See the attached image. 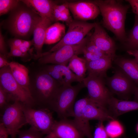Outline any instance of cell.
I'll return each instance as SVG.
<instances>
[{
    "mask_svg": "<svg viewBox=\"0 0 138 138\" xmlns=\"http://www.w3.org/2000/svg\"><path fill=\"white\" fill-rule=\"evenodd\" d=\"M107 108L113 117H117L132 111L138 110V102L117 99L112 96Z\"/></svg>",
    "mask_w": 138,
    "mask_h": 138,
    "instance_id": "cell-17",
    "label": "cell"
},
{
    "mask_svg": "<svg viewBox=\"0 0 138 138\" xmlns=\"http://www.w3.org/2000/svg\"><path fill=\"white\" fill-rule=\"evenodd\" d=\"M65 26L63 24L57 22L47 29L44 44H51L60 41L64 36Z\"/></svg>",
    "mask_w": 138,
    "mask_h": 138,
    "instance_id": "cell-23",
    "label": "cell"
},
{
    "mask_svg": "<svg viewBox=\"0 0 138 138\" xmlns=\"http://www.w3.org/2000/svg\"><path fill=\"white\" fill-rule=\"evenodd\" d=\"M9 66L12 75L16 81L31 95L28 68L24 65L14 61L10 62Z\"/></svg>",
    "mask_w": 138,
    "mask_h": 138,
    "instance_id": "cell-21",
    "label": "cell"
},
{
    "mask_svg": "<svg viewBox=\"0 0 138 138\" xmlns=\"http://www.w3.org/2000/svg\"><path fill=\"white\" fill-rule=\"evenodd\" d=\"M22 43L24 46L28 49H30L31 46L33 44V42L32 40L31 41L23 40Z\"/></svg>",
    "mask_w": 138,
    "mask_h": 138,
    "instance_id": "cell-43",
    "label": "cell"
},
{
    "mask_svg": "<svg viewBox=\"0 0 138 138\" xmlns=\"http://www.w3.org/2000/svg\"><path fill=\"white\" fill-rule=\"evenodd\" d=\"M49 66L53 69L59 72L63 79L64 85H71L72 83L82 82L77 76L66 65L53 64Z\"/></svg>",
    "mask_w": 138,
    "mask_h": 138,
    "instance_id": "cell-25",
    "label": "cell"
},
{
    "mask_svg": "<svg viewBox=\"0 0 138 138\" xmlns=\"http://www.w3.org/2000/svg\"><path fill=\"white\" fill-rule=\"evenodd\" d=\"M32 107L25 105L24 108L27 124L44 135L49 134L55 121L50 109L47 107L35 109Z\"/></svg>",
    "mask_w": 138,
    "mask_h": 138,
    "instance_id": "cell-7",
    "label": "cell"
},
{
    "mask_svg": "<svg viewBox=\"0 0 138 138\" xmlns=\"http://www.w3.org/2000/svg\"><path fill=\"white\" fill-rule=\"evenodd\" d=\"M105 80L111 92L121 99L128 100L137 86L121 69L116 70L112 76Z\"/></svg>",
    "mask_w": 138,
    "mask_h": 138,
    "instance_id": "cell-10",
    "label": "cell"
},
{
    "mask_svg": "<svg viewBox=\"0 0 138 138\" xmlns=\"http://www.w3.org/2000/svg\"><path fill=\"white\" fill-rule=\"evenodd\" d=\"M136 130H137V132L138 133V124H137V126Z\"/></svg>",
    "mask_w": 138,
    "mask_h": 138,
    "instance_id": "cell-47",
    "label": "cell"
},
{
    "mask_svg": "<svg viewBox=\"0 0 138 138\" xmlns=\"http://www.w3.org/2000/svg\"><path fill=\"white\" fill-rule=\"evenodd\" d=\"M18 48L22 52L26 54H27L28 52L30 50V49L24 46L22 43L20 45Z\"/></svg>",
    "mask_w": 138,
    "mask_h": 138,
    "instance_id": "cell-44",
    "label": "cell"
},
{
    "mask_svg": "<svg viewBox=\"0 0 138 138\" xmlns=\"http://www.w3.org/2000/svg\"><path fill=\"white\" fill-rule=\"evenodd\" d=\"M83 54H84L85 59L87 62L94 61L104 57L88 52L84 48Z\"/></svg>",
    "mask_w": 138,
    "mask_h": 138,
    "instance_id": "cell-34",
    "label": "cell"
},
{
    "mask_svg": "<svg viewBox=\"0 0 138 138\" xmlns=\"http://www.w3.org/2000/svg\"><path fill=\"white\" fill-rule=\"evenodd\" d=\"M124 138H127L126 137H124Z\"/></svg>",
    "mask_w": 138,
    "mask_h": 138,
    "instance_id": "cell-48",
    "label": "cell"
},
{
    "mask_svg": "<svg viewBox=\"0 0 138 138\" xmlns=\"http://www.w3.org/2000/svg\"><path fill=\"white\" fill-rule=\"evenodd\" d=\"M131 6L133 12L138 16V0H126Z\"/></svg>",
    "mask_w": 138,
    "mask_h": 138,
    "instance_id": "cell-37",
    "label": "cell"
},
{
    "mask_svg": "<svg viewBox=\"0 0 138 138\" xmlns=\"http://www.w3.org/2000/svg\"><path fill=\"white\" fill-rule=\"evenodd\" d=\"M122 71L138 86V62L135 58L116 57L113 60Z\"/></svg>",
    "mask_w": 138,
    "mask_h": 138,
    "instance_id": "cell-22",
    "label": "cell"
},
{
    "mask_svg": "<svg viewBox=\"0 0 138 138\" xmlns=\"http://www.w3.org/2000/svg\"><path fill=\"white\" fill-rule=\"evenodd\" d=\"M14 101L0 85V108L3 110L5 108L12 103L10 102Z\"/></svg>",
    "mask_w": 138,
    "mask_h": 138,
    "instance_id": "cell-30",
    "label": "cell"
},
{
    "mask_svg": "<svg viewBox=\"0 0 138 138\" xmlns=\"http://www.w3.org/2000/svg\"><path fill=\"white\" fill-rule=\"evenodd\" d=\"M44 70L53 79L59 82L61 85H63L64 83L63 79L60 73L59 72L51 68L48 66Z\"/></svg>",
    "mask_w": 138,
    "mask_h": 138,
    "instance_id": "cell-33",
    "label": "cell"
},
{
    "mask_svg": "<svg viewBox=\"0 0 138 138\" xmlns=\"http://www.w3.org/2000/svg\"><path fill=\"white\" fill-rule=\"evenodd\" d=\"M93 2L99 8L104 26L119 40L125 42L126 37L125 23L129 6L117 0H96Z\"/></svg>",
    "mask_w": 138,
    "mask_h": 138,
    "instance_id": "cell-1",
    "label": "cell"
},
{
    "mask_svg": "<svg viewBox=\"0 0 138 138\" xmlns=\"http://www.w3.org/2000/svg\"><path fill=\"white\" fill-rule=\"evenodd\" d=\"M52 22L49 19L41 17L33 31V45L36 53V57L38 58L42 54V49L44 44L47 29Z\"/></svg>",
    "mask_w": 138,
    "mask_h": 138,
    "instance_id": "cell-18",
    "label": "cell"
},
{
    "mask_svg": "<svg viewBox=\"0 0 138 138\" xmlns=\"http://www.w3.org/2000/svg\"><path fill=\"white\" fill-rule=\"evenodd\" d=\"M9 63L7 60L5 55L0 54V68H1L9 66Z\"/></svg>",
    "mask_w": 138,
    "mask_h": 138,
    "instance_id": "cell-41",
    "label": "cell"
},
{
    "mask_svg": "<svg viewBox=\"0 0 138 138\" xmlns=\"http://www.w3.org/2000/svg\"><path fill=\"white\" fill-rule=\"evenodd\" d=\"M12 11L9 20V28L11 32L15 36L22 38L33 33L41 19L40 15L25 4L21 6L19 3Z\"/></svg>",
    "mask_w": 138,
    "mask_h": 138,
    "instance_id": "cell-2",
    "label": "cell"
},
{
    "mask_svg": "<svg viewBox=\"0 0 138 138\" xmlns=\"http://www.w3.org/2000/svg\"><path fill=\"white\" fill-rule=\"evenodd\" d=\"M34 85L30 87L35 103L48 106L61 85L44 70L36 76Z\"/></svg>",
    "mask_w": 138,
    "mask_h": 138,
    "instance_id": "cell-4",
    "label": "cell"
},
{
    "mask_svg": "<svg viewBox=\"0 0 138 138\" xmlns=\"http://www.w3.org/2000/svg\"><path fill=\"white\" fill-rule=\"evenodd\" d=\"M105 78L88 75L82 82L87 89L89 98L92 100L107 108L113 94L106 86Z\"/></svg>",
    "mask_w": 138,
    "mask_h": 138,
    "instance_id": "cell-11",
    "label": "cell"
},
{
    "mask_svg": "<svg viewBox=\"0 0 138 138\" xmlns=\"http://www.w3.org/2000/svg\"><path fill=\"white\" fill-rule=\"evenodd\" d=\"M88 39L89 37H86L78 44L65 45L54 52L42 53L39 58V61L43 64H51L66 66L74 55L83 54Z\"/></svg>",
    "mask_w": 138,
    "mask_h": 138,
    "instance_id": "cell-8",
    "label": "cell"
},
{
    "mask_svg": "<svg viewBox=\"0 0 138 138\" xmlns=\"http://www.w3.org/2000/svg\"><path fill=\"white\" fill-rule=\"evenodd\" d=\"M127 52L129 54L133 56L138 62V50H128Z\"/></svg>",
    "mask_w": 138,
    "mask_h": 138,
    "instance_id": "cell-42",
    "label": "cell"
},
{
    "mask_svg": "<svg viewBox=\"0 0 138 138\" xmlns=\"http://www.w3.org/2000/svg\"><path fill=\"white\" fill-rule=\"evenodd\" d=\"M89 97L80 99L75 103L74 108V119L73 121L84 136L87 138H93L89 121L84 113L85 107L88 102Z\"/></svg>",
    "mask_w": 138,
    "mask_h": 138,
    "instance_id": "cell-14",
    "label": "cell"
},
{
    "mask_svg": "<svg viewBox=\"0 0 138 138\" xmlns=\"http://www.w3.org/2000/svg\"><path fill=\"white\" fill-rule=\"evenodd\" d=\"M51 133L54 138H83L84 137L73 120L67 118L55 121Z\"/></svg>",
    "mask_w": 138,
    "mask_h": 138,
    "instance_id": "cell-15",
    "label": "cell"
},
{
    "mask_svg": "<svg viewBox=\"0 0 138 138\" xmlns=\"http://www.w3.org/2000/svg\"><path fill=\"white\" fill-rule=\"evenodd\" d=\"M9 135L8 132L3 124L0 123V138H8Z\"/></svg>",
    "mask_w": 138,
    "mask_h": 138,
    "instance_id": "cell-40",
    "label": "cell"
},
{
    "mask_svg": "<svg viewBox=\"0 0 138 138\" xmlns=\"http://www.w3.org/2000/svg\"><path fill=\"white\" fill-rule=\"evenodd\" d=\"M44 138H54V137L52 134L51 133L47 135Z\"/></svg>",
    "mask_w": 138,
    "mask_h": 138,
    "instance_id": "cell-46",
    "label": "cell"
},
{
    "mask_svg": "<svg viewBox=\"0 0 138 138\" xmlns=\"http://www.w3.org/2000/svg\"><path fill=\"white\" fill-rule=\"evenodd\" d=\"M23 41V40L19 39H16L12 40L9 43L10 48H18L22 43Z\"/></svg>",
    "mask_w": 138,
    "mask_h": 138,
    "instance_id": "cell-39",
    "label": "cell"
},
{
    "mask_svg": "<svg viewBox=\"0 0 138 138\" xmlns=\"http://www.w3.org/2000/svg\"><path fill=\"white\" fill-rule=\"evenodd\" d=\"M128 50H138V16L135 15L134 23L125 41Z\"/></svg>",
    "mask_w": 138,
    "mask_h": 138,
    "instance_id": "cell-27",
    "label": "cell"
},
{
    "mask_svg": "<svg viewBox=\"0 0 138 138\" xmlns=\"http://www.w3.org/2000/svg\"><path fill=\"white\" fill-rule=\"evenodd\" d=\"M19 2L20 1L17 0H0V16L12 11L17 6Z\"/></svg>",
    "mask_w": 138,
    "mask_h": 138,
    "instance_id": "cell-28",
    "label": "cell"
},
{
    "mask_svg": "<svg viewBox=\"0 0 138 138\" xmlns=\"http://www.w3.org/2000/svg\"><path fill=\"white\" fill-rule=\"evenodd\" d=\"M84 113L88 121L95 120L103 122L116 119L107 108L92 100L89 98L85 107Z\"/></svg>",
    "mask_w": 138,
    "mask_h": 138,
    "instance_id": "cell-16",
    "label": "cell"
},
{
    "mask_svg": "<svg viewBox=\"0 0 138 138\" xmlns=\"http://www.w3.org/2000/svg\"><path fill=\"white\" fill-rule=\"evenodd\" d=\"M25 105L16 101L2 111L1 123L7 129L11 138H16L20 129L27 124L23 110Z\"/></svg>",
    "mask_w": 138,
    "mask_h": 138,
    "instance_id": "cell-5",
    "label": "cell"
},
{
    "mask_svg": "<svg viewBox=\"0 0 138 138\" xmlns=\"http://www.w3.org/2000/svg\"><path fill=\"white\" fill-rule=\"evenodd\" d=\"M55 6L61 12H65L68 14H70V10L68 7L67 2H65L60 5H58L56 3L55 5Z\"/></svg>",
    "mask_w": 138,
    "mask_h": 138,
    "instance_id": "cell-36",
    "label": "cell"
},
{
    "mask_svg": "<svg viewBox=\"0 0 138 138\" xmlns=\"http://www.w3.org/2000/svg\"><path fill=\"white\" fill-rule=\"evenodd\" d=\"M36 12L42 18H45L54 22L53 11L54 7L56 3L49 0H20Z\"/></svg>",
    "mask_w": 138,
    "mask_h": 138,
    "instance_id": "cell-20",
    "label": "cell"
},
{
    "mask_svg": "<svg viewBox=\"0 0 138 138\" xmlns=\"http://www.w3.org/2000/svg\"><path fill=\"white\" fill-rule=\"evenodd\" d=\"M0 82V85L13 101H19L28 106L33 107L35 104L31 95L15 79L9 66L1 68Z\"/></svg>",
    "mask_w": 138,
    "mask_h": 138,
    "instance_id": "cell-6",
    "label": "cell"
},
{
    "mask_svg": "<svg viewBox=\"0 0 138 138\" xmlns=\"http://www.w3.org/2000/svg\"><path fill=\"white\" fill-rule=\"evenodd\" d=\"M96 24L73 20L68 25L67 31L63 38L48 52H54L65 45L80 43L90 31L94 28Z\"/></svg>",
    "mask_w": 138,
    "mask_h": 138,
    "instance_id": "cell-9",
    "label": "cell"
},
{
    "mask_svg": "<svg viewBox=\"0 0 138 138\" xmlns=\"http://www.w3.org/2000/svg\"><path fill=\"white\" fill-rule=\"evenodd\" d=\"M112 58L108 56L101 57L94 61L86 62L88 75L99 76L105 78L108 70L112 66Z\"/></svg>",
    "mask_w": 138,
    "mask_h": 138,
    "instance_id": "cell-19",
    "label": "cell"
},
{
    "mask_svg": "<svg viewBox=\"0 0 138 138\" xmlns=\"http://www.w3.org/2000/svg\"><path fill=\"white\" fill-rule=\"evenodd\" d=\"M134 100L138 102V86H137L135 88L134 94Z\"/></svg>",
    "mask_w": 138,
    "mask_h": 138,
    "instance_id": "cell-45",
    "label": "cell"
},
{
    "mask_svg": "<svg viewBox=\"0 0 138 138\" xmlns=\"http://www.w3.org/2000/svg\"><path fill=\"white\" fill-rule=\"evenodd\" d=\"M75 20L86 21L95 19L100 13L99 8L93 1H80L68 2Z\"/></svg>",
    "mask_w": 138,
    "mask_h": 138,
    "instance_id": "cell-12",
    "label": "cell"
},
{
    "mask_svg": "<svg viewBox=\"0 0 138 138\" xmlns=\"http://www.w3.org/2000/svg\"><path fill=\"white\" fill-rule=\"evenodd\" d=\"M85 86L83 82L72 86L61 85L48 106L56 113L61 119L73 117L74 103L79 92Z\"/></svg>",
    "mask_w": 138,
    "mask_h": 138,
    "instance_id": "cell-3",
    "label": "cell"
},
{
    "mask_svg": "<svg viewBox=\"0 0 138 138\" xmlns=\"http://www.w3.org/2000/svg\"><path fill=\"white\" fill-rule=\"evenodd\" d=\"M105 128L110 138H118L122 136L124 132L123 126L116 119L109 121Z\"/></svg>",
    "mask_w": 138,
    "mask_h": 138,
    "instance_id": "cell-26",
    "label": "cell"
},
{
    "mask_svg": "<svg viewBox=\"0 0 138 138\" xmlns=\"http://www.w3.org/2000/svg\"><path fill=\"white\" fill-rule=\"evenodd\" d=\"M94 28V32L89 37L90 40L113 61L116 50L113 41L99 24L96 23Z\"/></svg>",
    "mask_w": 138,
    "mask_h": 138,
    "instance_id": "cell-13",
    "label": "cell"
},
{
    "mask_svg": "<svg viewBox=\"0 0 138 138\" xmlns=\"http://www.w3.org/2000/svg\"><path fill=\"white\" fill-rule=\"evenodd\" d=\"M17 135L18 138H44V134L31 126L29 129L20 130Z\"/></svg>",
    "mask_w": 138,
    "mask_h": 138,
    "instance_id": "cell-29",
    "label": "cell"
},
{
    "mask_svg": "<svg viewBox=\"0 0 138 138\" xmlns=\"http://www.w3.org/2000/svg\"><path fill=\"white\" fill-rule=\"evenodd\" d=\"M103 122L99 121L95 129L93 138H109Z\"/></svg>",
    "mask_w": 138,
    "mask_h": 138,
    "instance_id": "cell-32",
    "label": "cell"
},
{
    "mask_svg": "<svg viewBox=\"0 0 138 138\" xmlns=\"http://www.w3.org/2000/svg\"><path fill=\"white\" fill-rule=\"evenodd\" d=\"M84 49L88 52L102 56H108L100 49L93 42L90 41L89 39V37Z\"/></svg>",
    "mask_w": 138,
    "mask_h": 138,
    "instance_id": "cell-31",
    "label": "cell"
},
{
    "mask_svg": "<svg viewBox=\"0 0 138 138\" xmlns=\"http://www.w3.org/2000/svg\"><path fill=\"white\" fill-rule=\"evenodd\" d=\"M26 55L22 52L18 48H10L9 52L7 54V56L21 57L25 56Z\"/></svg>",
    "mask_w": 138,
    "mask_h": 138,
    "instance_id": "cell-35",
    "label": "cell"
},
{
    "mask_svg": "<svg viewBox=\"0 0 138 138\" xmlns=\"http://www.w3.org/2000/svg\"><path fill=\"white\" fill-rule=\"evenodd\" d=\"M0 54L6 55V50L4 39L1 31L0 33Z\"/></svg>",
    "mask_w": 138,
    "mask_h": 138,
    "instance_id": "cell-38",
    "label": "cell"
},
{
    "mask_svg": "<svg viewBox=\"0 0 138 138\" xmlns=\"http://www.w3.org/2000/svg\"><path fill=\"white\" fill-rule=\"evenodd\" d=\"M86 61L85 59L74 55L70 60L68 66L82 82L83 79L86 77L87 71Z\"/></svg>",
    "mask_w": 138,
    "mask_h": 138,
    "instance_id": "cell-24",
    "label": "cell"
}]
</instances>
